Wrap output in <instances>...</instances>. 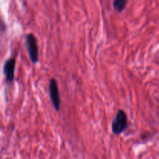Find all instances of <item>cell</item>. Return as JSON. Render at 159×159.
Returning a JSON list of instances; mask_svg holds the SVG:
<instances>
[{
	"instance_id": "obj_5",
	"label": "cell",
	"mask_w": 159,
	"mask_h": 159,
	"mask_svg": "<svg viewBox=\"0 0 159 159\" xmlns=\"http://www.w3.org/2000/svg\"><path fill=\"white\" fill-rule=\"evenodd\" d=\"M128 2L127 0H114L113 2V9L118 12H121L127 6Z\"/></svg>"
},
{
	"instance_id": "obj_4",
	"label": "cell",
	"mask_w": 159,
	"mask_h": 159,
	"mask_svg": "<svg viewBox=\"0 0 159 159\" xmlns=\"http://www.w3.org/2000/svg\"><path fill=\"white\" fill-rule=\"evenodd\" d=\"M15 57H11V58L6 60L4 64V66H3V73H4L6 80L8 83H12L15 79Z\"/></svg>"
},
{
	"instance_id": "obj_1",
	"label": "cell",
	"mask_w": 159,
	"mask_h": 159,
	"mask_svg": "<svg viewBox=\"0 0 159 159\" xmlns=\"http://www.w3.org/2000/svg\"><path fill=\"white\" fill-rule=\"evenodd\" d=\"M128 127V120L124 110H120L112 121L111 129L113 134L119 135L124 133Z\"/></svg>"
},
{
	"instance_id": "obj_3",
	"label": "cell",
	"mask_w": 159,
	"mask_h": 159,
	"mask_svg": "<svg viewBox=\"0 0 159 159\" xmlns=\"http://www.w3.org/2000/svg\"><path fill=\"white\" fill-rule=\"evenodd\" d=\"M49 93L50 98H51V100L54 106V108L57 111H59L61 108V97L60 93H59L58 85H57V82L56 79H51L50 81Z\"/></svg>"
},
{
	"instance_id": "obj_2",
	"label": "cell",
	"mask_w": 159,
	"mask_h": 159,
	"mask_svg": "<svg viewBox=\"0 0 159 159\" xmlns=\"http://www.w3.org/2000/svg\"><path fill=\"white\" fill-rule=\"evenodd\" d=\"M26 47L31 62L37 64L39 61V50L37 39L33 34H28L26 35Z\"/></svg>"
}]
</instances>
